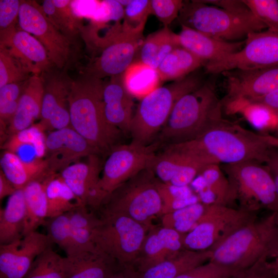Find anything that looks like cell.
Masks as SVG:
<instances>
[{"label": "cell", "mask_w": 278, "mask_h": 278, "mask_svg": "<svg viewBox=\"0 0 278 278\" xmlns=\"http://www.w3.org/2000/svg\"><path fill=\"white\" fill-rule=\"evenodd\" d=\"M165 148L209 165L267 164L275 149L267 142L266 135L256 134L227 119L193 140L168 145Z\"/></svg>", "instance_id": "cell-1"}, {"label": "cell", "mask_w": 278, "mask_h": 278, "mask_svg": "<svg viewBox=\"0 0 278 278\" xmlns=\"http://www.w3.org/2000/svg\"><path fill=\"white\" fill-rule=\"evenodd\" d=\"M104 83L102 79L82 73L73 80L69 96L71 126L98 153L110 152L122 133L105 117Z\"/></svg>", "instance_id": "cell-2"}, {"label": "cell", "mask_w": 278, "mask_h": 278, "mask_svg": "<svg viewBox=\"0 0 278 278\" xmlns=\"http://www.w3.org/2000/svg\"><path fill=\"white\" fill-rule=\"evenodd\" d=\"M210 250V262L237 272L260 260L278 258V213L256 218Z\"/></svg>", "instance_id": "cell-3"}, {"label": "cell", "mask_w": 278, "mask_h": 278, "mask_svg": "<svg viewBox=\"0 0 278 278\" xmlns=\"http://www.w3.org/2000/svg\"><path fill=\"white\" fill-rule=\"evenodd\" d=\"M222 102L213 84H203L181 97L158 134L167 145L193 140L222 123Z\"/></svg>", "instance_id": "cell-4"}, {"label": "cell", "mask_w": 278, "mask_h": 278, "mask_svg": "<svg viewBox=\"0 0 278 278\" xmlns=\"http://www.w3.org/2000/svg\"><path fill=\"white\" fill-rule=\"evenodd\" d=\"M202 84L200 76L190 74L158 88L141 99L131 124V142L150 145L164 126L178 100Z\"/></svg>", "instance_id": "cell-5"}, {"label": "cell", "mask_w": 278, "mask_h": 278, "mask_svg": "<svg viewBox=\"0 0 278 278\" xmlns=\"http://www.w3.org/2000/svg\"><path fill=\"white\" fill-rule=\"evenodd\" d=\"M178 19L181 25L229 42L245 40L249 33L268 28L252 12L235 14L202 1H183Z\"/></svg>", "instance_id": "cell-6"}, {"label": "cell", "mask_w": 278, "mask_h": 278, "mask_svg": "<svg viewBox=\"0 0 278 278\" xmlns=\"http://www.w3.org/2000/svg\"><path fill=\"white\" fill-rule=\"evenodd\" d=\"M158 182L151 170L145 169L110 194L99 211L123 215L151 228L153 219L162 213Z\"/></svg>", "instance_id": "cell-7"}, {"label": "cell", "mask_w": 278, "mask_h": 278, "mask_svg": "<svg viewBox=\"0 0 278 278\" xmlns=\"http://www.w3.org/2000/svg\"><path fill=\"white\" fill-rule=\"evenodd\" d=\"M150 228L123 215L100 212L93 242L119 266H133Z\"/></svg>", "instance_id": "cell-8"}, {"label": "cell", "mask_w": 278, "mask_h": 278, "mask_svg": "<svg viewBox=\"0 0 278 278\" xmlns=\"http://www.w3.org/2000/svg\"><path fill=\"white\" fill-rule=\"evenodd\" d=\"M221 167L241 208L255 212L264 207L278 213V195L268 168L255 162L222 164Z\"/></svg>", "instance_id": "cell-9"}, {"label": "cell", "mask_w": 278, "mask_h": 278, "mask_svg": "<svg viewBox=\"0 0 278 278\" xmlns=\"http://www.w3.org/2000/svg\"><path fill=\"white\" fill-rule=\"evenodd\" d=\"M256 218L255 212L243 208L207 204L194 228L185 233L184 248L193 251L211 250L230 234Z\"/></svg>", "instance_id": "cell-10"}, {"label": "cell", "mask_w": 278, "mask_h": 278, "mask_svg": "<svg viewBox=\"0 0 278 278\" xmlns=\"http://www.w3.org/2000/svg\"><path fill=\"white\" fill-rule=\"evenodd\" d=\"M18 20L21 29L32 34L43 45L52 65L67 70L74 56L75 41L50 22L42 6L35 1H21Z\"/></svg>", "instance_id": "cell-11"}, {"label": "cell", "mask_w": 278, "mask_h": 278, "mask_svg": "<svg viewBox=\"0 0 278 278\" xmlns=\"http://www.w3.org/2000/svg\"><path fill=\"white\" fill-rule=\"evenodd\" d=\"M278 66V31L271 29L249 33L238 51L204 65L208 74L233 70H252Z\"/></svg>", "instance_id": "cell-12"}, {"label": "cell", "mask_w": 278, "mask_h": 278, "mask_svg": "<svg viewBox=\"0 0 278 278\" xmlns=\"http://www.w3.org/2000/svg\"><path fill=\"white\" fill-rule=\"evenodd\" d=\"M158 143L144 145L131 142L115 146L105 161L99 184L108 195L128 180L148 168Z\"/></svg>", "instance_id": "cell-13"}, {"label": "cell", "mask_w": 278, "mask_h": 278, "mask_svg": "<svg viewBox=\"0 0 278 278\" xmlns=\"http://www.w3.org/2000/svg\"><path fill=\"white\" fill-rule=\"evenodd\" d=\"M40 75L44 93L40 124L50 132L71 126L69 96L73 79L66 70L54 67Z\"/></svg>", "instance_id": "cell-14"}, {"label": "cell", "mask_w": 278, "mask_h": 278, "mask_svg": "<svg viewBox=\"0 0 278 278\" xmlns=\"http://www.w3.org/2000/svg\"><path fill=\"white\" fill-rule=\"evenodd\" d=\"M144 40L122 32L99 50L83 73L100 79L123 74L135 60Z\"/></svg>", "instance_id": "cell-15"}, {"label": "cell", "mask_w": 278, "mask_h": 278, "mask_svg": "<svg viewBox=\"0 0 278 278\" xmlns=\"http://www.w3.org/2000/svg\"><path fill=\"white\" fill-rule=\"evenodd\" d=\"M53 244L47 234L35 231L0 245V278H24L36 258Z\"/></svg>", "instance_id": "cell-16"}, {"label": "cell", "mask_w": 278, "mask_h": 278, "mask_svg": "<svg viewBox=\"0 0 278 278\" xmlns=\"http://www.w3.org/2000/svg\"><path fill=\"white\" fill-rule=\"evenodd\" d=\"M228 95L224 102L249 100L278 90V66L252 70H233L222 73Z\"/></svg>", "instance_id": "cell-17"}, {"label": "cell", "mask_w": 278, "mask_h": 278, "mask_svg": "<svg viewBox=\"0 0 278 278\" xmlns=\"http://www.w3.org/2000/svg\"><path fill=\"white\" fill-rule=\"evenodd\" d=\"M45 158L53 173L83 157L98 154L89 142L71 126L49 132L46 137Z\"/></svg>", "instance_id": "cell-18"}, {"label": "cell", "mask_w": 278, "mask_h": 278, "mask_svg": "<svg viewBox=\"0 0 278 278\" xmlns=\"http://www.w3.org/2000/svg\"><path fill=\"white\" fill-rule=\"evenodd\" d=\"M15 26L0 31V47L5 48L32 75L54 67L43 45L30 33Z\"/></svg>", "instance_id": "cell-19"}, {"label": "cell", "mask_w": 278, "mask_h": 278, "mask_svg": "<svg viewBox=\"0 0 278 278\" xmlns=\"http://www.w3.org/2000/svg\"><path fill=\"white\" fill-rule=\"evenodd\" d=\"M185 233L164 227L151 228L133 265L138 272L163 262L184 249Z\"/></svg>", "instance_id": "cell-20"}, {"label": "cell", "mask_w": 278, "mask_h": 278, "mask_svg": "<svg viewBox=\"0 0 278 278\" xmlns=\"http://www.w3.org/2000/svg\"><path fill=\"white\" fill-rule=\"evenodd\" d=\"M119 266L97 248L76 250L62 262L63 278H109Z\"/></svg>", "instance_id": "cell-21"}, {"label": "cell", "mask_w": 278, "mask_h": 278, "mask_svg": "<svg viewBox=\"0 0 278 278\" xmlns=\"http://www.w3.org/2000/svg\"><path fill=\"white\" fill-rule=\"evenodd\" d=\"M177 36L179 46L201 60L205 64L239 51L245 43V40L224 41L183 25H181V30Z\"/></svg>", "instance_id": "cell-22"}, {"label": "cell", "mask_w": 278, "mask_h": 278, "mask_svg": "<svg viewBox=\"0 0 278 278\" xmlns=\"http://www.w3.org/2000/svg\"><path fill=\"white\" fill-rule=\"evenodd\" d=\"M133 97L125 88L123 74L110 77L104 83L103 101L108 122L121 132L129 133L134 115Z\"/></svg>", "instance_id": "cell-23"}, {"label": "cell", "mask_w": 278, "mask_h": 278, "mask_svg": "<svg viewBox=\"0 0 278 278\" xmlns=\"http://www.w3.org/2000/svg\"><path fill=\"white\" fill-rule=\"evenodd\" d=\"M190 185L200 202L205 204L232 206L236 201L230 182L218 164L208 166Z\"/></svg>", "instance_id": "cell-24"}, {"label": "cell", "mask_w": 278, "mask_h": 278, "mask_svg": "<svg viewBox=\"0 0 278 278\" xmlns=\"http://www.w3.org/2000/svg\"><path fill=\"white\" fill-rule=\"evenodd\" d=\"M43 93L41 76L31 75L24 83L16 111L8 127L9 136L29 127L41 118Z\"/></svg>", "instance_id": "cell-25"}, {"label": "cell", "mask_w": 278, "mask_h": 278, "mask_svg": "<svg viewBox=\"0 0 278 278\" xmlns=\"http://www.w3.org/2000/svg\"><path fill=\"white\" fill-rule=\"evenodd\" d=\"M1 170L16 189H23L33 181L43 180L55 174L45 158L24 161L15 153L5 150L0 160Z\"/></svg>", "instance_id": "cell-26"}, {"label": "cell", "mask_w": 278, "mask_h": 278, "mask_svg": "<svg viewBox=\"0 0 278 278\" xmlns=\"http://www.w3.org/2000/svg\"><path fill=\"white\" fill-rule=\"evenodd\" d=\"M88 158L86 162L73 163L62 170L60 173L63 180L83 205H85L86 197L89 190L99 181L101 167L97 154H91Z\"/></svg>", "instance_id": "cell-27"}, {"label": "cell", "mask_w": 278, "mask_h": 278, "mask_svg": "<svg viewBox=\"0 0 278 278\" xmlns=\"http://www.w3.org/2000/svg\"><path fill=\"white\" fill-rule=\"evenodd\" d=\"M210 250L183 249L173 256L139 273V278H176L184 272L210 261Z\"/></svg>", "instance_id": "cell-28"}, {"label": "cell", "mask_w": 278, "mask_h": 278, "mask_svg": "<svg viewBox=\"0 0 278 278\" xmlns=\"http://www.w3.org/2000/svg\"><path fill=\"white\" fill-rule=\"evenodd\" d=\"M26 205L23 189H16L0 210V245L23 237Z\"/></svg>", "instance_id": "cell-29"}, {"label": "cell", "mask_w": 278, "mask_h": 278, "mask_svg": "<svg viewBox=\"0 0 278 278\" xmlns=\"http://www.w3.org/2000/svg\"><path fill=\"white\" fill-rule=\"evenodd\" d=\"M47 178L31 182L22 189L26 205L23 236L37 231L39 227L45 224L48 213Z\"/></svg>", "instance_id": "cell-30"}, {"label": "cell", "mask_w": 278, "mask_h": 278, "mask_svg": "<svg viewBox=\"0 0 278 278\" xmlns=\"http://www.w3.org/2000/svg\"><path fill=\"white\" fill-rule=\"evenodd\" d=\"M178 46L177 33L168 27H164L144 39L135 61L157 69L164 58Z\"/></svg>", "instance_id": "cell-31"}, {"label": "cell", "mask_w": 278, "mask_h": 278, "mask_svg": "<svg viewBox=\"0 0 278 278\" xmlns=\"http://www.w3.org/2000/svg\"><path fill=\"white\" fill-rule=\"evenodd\" d=\"M71 1L45 0L41 5L50 22L64 35L75 41L83 29L80 18L74 12Z\"/></svg>", "instance_id": "cell-32"}, {"label": "cell", "mask_w": 278, "mask_h": 278, "mask_svg": "<svg viewBox=\"0 0 278 278\" xmlns=\"http://www.w3.org/2000/svg\"><path fill=\"white\" fill-rule=\"evenodd\" d=\"M205 63L185 48L178 46L173 49L157 68L162 81L181 79Z\"/></svg>", "instance_id": "cell-33"}, {"label": "cell", "mask_w": 278, "mask_h": 278, "mask_svg": "<svg viewBox=\"0 0 278 278\" xmlns=\"http://www.w3.org/2000/svg\"><path fill=\"white\" fill-rule=\"evenodd\" d=\"M123 80L129 93L141 99L161 86L162 82L157 69L137 61L123 74Z\"/></svg>", "instance_id": "cell-34"}, {"label": "cell", "mask_w": 278, "mask_h": 278, "mask_svg": "<svg viewBox=\"0 0 278 278\" xmlns=\"http://www.w3.org/2000/svg\"><path fill=\"white\" fill-rule=\"evenodd\" d=\"M47 219L67 213L82 205L60 174L49 176L46 181Z\"/></svg>", "instance_id": "cell-35"}, {"label": "cell", "mask_w": 278, "mask_h": 278, "mask_svg": "<svg viewBox=\"0 0 278 278\" xmlns=\"http://www.w3.org/2000/svg\"><path fill=\"white\" fill-rule=\"evenodd\" d=\"M74 244L76 250L96 248L93 234L99 217L89 212L88 207L80 205L68 213Z\"/></svg>", "instance_id": "cell-36"}, {"label": "cell", "mask_w": 278, "mask_h": 278, "mask_svg": "<svg viewBox=\"0 0 278 278\" xmlns=\"http://www.w3.org/2000/svg\"><path fill=\"white\" fill-rule=\"evenodd\" d=\"M45 130L39 123L9 136L3 148L7 151L16 152L25 146L33 148L35 158H44L46 155Z\"/></svg>", "instance_id": "cell-37"}, {"label": "cell", "mask_w": 278, "mask_h": 278, "mask_svg": "<svg viewBox=\"0 0 278 278\" xmlns=\"http://www.w3.org/2000/svg\"><path fill=\"white\" fill-rule=\"evenodd\" d=\"M225 103L229 112L242 113L256 128H272L278 125V113L262 105L243 100Z\"/></svg>", "instance_id": "cell-38"}, {"label": "cell", "mask_w": 278, "mask_h": 278, "mask_svg": "<svg viewBox=\"0 0 278 278\" xmlns=\"http://www.w3.org/2000/svg\"><path fill=\"white\" fill-rule=\"evenodd\" d=\"M207 204L200 202L162 215V226L182 233L191 231L204 214Z\"/></svg>", "instance_id": "cell-39"}, {"label": "cell", "mask_w": 278, "mask_h": 278, "mask_svg": "<svg viewBox=\"0 0 278 278\" xmlns=\"http://www.w3.org/2000/svg\"><path fill=\"white\" fill-rule=\"evenodd\" d=\"M150 14H152L150 0H132L124 7L122 32L129 35L143 36Z\"/></svg>", "instance_id": "cell-40"}, {"label": "cell", "mask_w": 278, "mask_h": 278, "mask_svg": "<svg viewBox=\"0 0 278 278\" xmlns=\"http://www.w3.org/2000/svg\"><path fill=\"white\" fill-rule=\"evenodd\" d=\"M62 258L52 248L39 255L24 278H63Z\"/></svg>", "instance_id": "cell-41"}, {"label": "cell", "mask_w": 278, "mask_h": 278, "mask_svg": "<svg viewBox=\"0 0 278 278\" xmlns=\"http://www.w3.org/2000/svg\"><path fill=\"white\" fill-rule=\"evenodd\" d=\"M53 244L57 245L68 255L75 250L68 213L48 218L44 225Z\"/></svg>", "instance_id": "cell-42"}, {"label": "cell", "mask_w": 278, "mask_h": 278, "mask_svg": "<svg viewBox=\"0 0 278 278\" xmlns=\"http://www.w3.org/2000/svg\"><path fill=\"white\" fill-rule=\"evenodd\" d=\"M25 81L7 84L0 88L1 128H4L6 126L8 127L13 117Z\"/></svg>", "instance_id": "cell-43"}, {"label": "cell", "mask_w": 278, "mask_h": 278, "mask_svg": "<svg viewBox=\"0 0 278 278\" xmlns=\"http://www.w3.org/2000/svg\"><path fill=\"white\" fill-rule=\"evenodd\" d=\"M31 76L7 49L0 47V88L7 84L24 82Z\"/></svg>", "instance_id": "cell-44"}, {"label": "cell", "mask_w": 278, "mask_h": 278, "mask_svg": "<svg viewBox=\"0 0 278 278\" xmlns=\"http://www.w3.org/2000/svg\"><path fill=\"white\" fill-rule=\"evenodd\" d=\"M243 2L268 29L278 31V1L243 0Z\"/></svg>", "instance_id": "cell-45"}, {"label": "cell", "mask_w": 278, "mask_h": 278, "mask_svg": "<svg viewBox=\"0 0 278 278\" xmlns=\"http://www.w3.org/2000/svg\"><path fill=\"white\" fill-rule=\"evenodd\" d=\"M183 4V1L181 0H151V13L162 23L164 27H168L178 18Z\"/></svg>", "instance_id": "cell-46"}, {"label": "cell", "mask_w": 278, "mask_h": 278, "mask_svg": "<svg viewBox=\"0 0 278 278\" xmlns=\"http://www.w3.org/2000/svg\"><path fill=\"white\" fill-rule=\"evenodd\" d=\"M238 272L209 261L176 278H229Z\"/></svg>", "instance_id": "cell-47"}, {"label": "cell", "mask_w": 278, "mask_h": 278, "mask_svg": "<svg viewBox=\"0 0 278 278\" xmlns=\"http://www.w3.org/2000/svg\"><path fill=\"white\" fill-rule=\"evenodd\" d=\"M229 278H278V259L260 260Z\"/></svg>", "instance_id": "cell-48"}, {"label": "cell", "mask_w": 278, "mask_h": 278, "mask_svg": "<svg viewBox=\"0 0 278 278\" xmlns=\"http://www.w3.org/2000/svg\"><path fill=\"white\" fill-rule=\"evenodd\" d=\"M21 1H0V31L15 26L18 19Z\"/></svg>", "instance_id": "cell-49"}, {"label": "cell", "mask_w": 278, "mask_h": 278, "mask_svg": "<svg viewBox=\"0 0 278 278\" xmlns=\"http://www.w3.org/2000/svg\"><path fill=\"white\" fill-rule=\"evenodd\" d=\"M202 2L235 14H247L251 13L243 0H207Z\"/></svg>", "instance_id": "cell-50"}, {"label": "cell", "mask_w": 278, "mask_h": 278, "mask_svg": "<svg viewBox=\"0 0 278 278\" xmlns=\"http://www.w3.org/2000/svg\"><path fill=\"white\" fill-rule=\"evenodd\" d=\"M243 101L262 105L278 113V90L257 98Z\"/></svg>", "instance_id": "cell-51"}, {"label": "cell", "mask_w": 278, "mask_h": 278, "mask_svg": "<svg viewBox=\"0 0 278 278\" xmlns=\"http://www.w3.org/2000/svg\"><path fill=\"white\" fill-rule=\"evenodd\" d=\"M109 278H139V273L133 266H119Z\"/></svg>", "instance_id": "cell-52"}, {"label": "cell", "mask_w": 278, "mask_h": 278, "mask_svg": "<svg viewBox=\"0 0 278 278\" xmlns=\"http://www.w3.org/2000/svg\"><path fill=\"white\" fill-rule=\"evenodd\" d=\"M16 189L14 187L10 181L3 173L2 171H0V199L2 200L5 197L13 194Z\"/></svg>", "instance_id": "cell-53"}, {"label": "cell", "mask_w": 278, "mask_h": 278, "mask_svg": "<svg viewBox=\"0 0 278 278\" xmlns=\"http://www.w3.org/2000/svg\"><path fill=\"white\" fill-rule=\"evenodd\" d=\"M268 143L273 147L278 149V137L270 135H266Z\"/></svg>", "instance_id": "cell-54"}, {"label": "cell", "mask_w": 278, "mask_h": 278, "mask_svg": "<svg viewBox=\"0 0 278 278\" xmlns=\"http://www.w3.org/2000/svg\"><path fill=\"white\" fill-rule=\"evenodd\" d=\"M272 176L274 180V184H275V186L276 188V190L278 195V174L275 173V174L272 175Z\"/></svg>", "instance_id": "cell-55"}, {"label": "cell", "mask_w": 278, "mask_h": 278, "mask_svg": "<svg viewBox=\"0 0 278 278\" xmlns=\"http://www.w3.org/2000/svg\"></svg>", "instance_id": "cell-56"}]
</instances>
